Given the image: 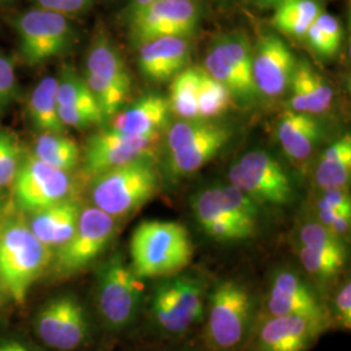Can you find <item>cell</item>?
<instances>
[{
  "label": "cell",
  "mask_w": 351,
  "mask_h": 351,
  "mask_svg": "<svg viewBox=\"0 0 351 351\" xmlns=\"http://www.w3.org/2000/svg\"><path fill=\"white\" fill-rule=\"evenodd\" d=\"M289 107L294 112L319 114L326 112L333 101V90L323 75L304 62H297L289 85Z\"/></svg>",
  "instance_id": "cell-24"
},
{
  "label": "cell",
  "mask_w": 351,
  "mask_h": 351,
  "mask_svg": "<svg viewBox=\"0 0 351 351\" xmlns=\"http://www.w3.org/2000/svg\"><path fill=\"white\" fill-rule=\"evenodd\" d=\"M23 160V147L17 137L0 130V188L13 184Z\"/></svg>",
  "instance_id": "cell-37"
},
{
  "label": "cell",
  "mask_w": 351,
  "mask_h": 351,
  "mask_svg": "<svg viewBox=\"0 0 351 351\" xmlns=\"http://www.w3.org/2000/svg\"><path fill=\"white\" fill-rule=\"evenodd\" d=\"M17 98V77L12 62L0 53V117Z\"/></svg>",
  "instance_id": "cell-38"
},
{
  "label": "cell",
  "mask_w": 351,
  "mask_h": 351,
  "mask_svg": "<svg viewBox=\"0 0 351 351\" xmlns=\"http://www.w3.org/2000/svg\"><path fill=\"white\" fill-rule=\"evenodd\" d=\"M3 208H4V201H3V197L0 194V215L3 213Z\"/></svg>",
  "instance_id": "cell-47"
},
{
  "label": "cell",
  "mask_w": 351,
  "mask_h": 351,
  "mask_svg": "<svg viewBox=\"0 0 351 351\" xmlns=\"http://www.w3.org/2000/svg\"><path fill=\"white\" fill-rule=\"evenodd\" d=\"M339 210L351 213V199L346 188L323 189L316 201V211Z\"/></svg>",
  "instance_id": "cell-40"
},
{
  "label": "cell",
  "mask_w": 351,
  "mask_h": 351,
  "mask_svg": "<svg viewBox=\"0 0 351 351\" xmlns=\"http://www.w3.org/2000/svg\"><path fill=\"white\" fill-rule=\"evenodd\" d=\"M193 254L188 229L176 221H142L130 239V267L139 278L178 274L188 267Z\"/></svg>",
  "instance_id": "cell-2"
},
{
  "label": "cell",
  "mask_w": 351,
  "mask_h": 351,
  "mask_svg": "<svg viewBox=\"0 0 351 351\" xmlns=\"http://www.w3.org/2000/svg\"><path fill=\"white\" fill-rule=\"evenodd\" d=\"M0 351H32L24 342L17 339H0Z\"/></svg>",
  "instance_id": "cell-43"
},
{
  "label": "cell",
  "mask_w": 351,
  "mask_h": 351,
  "mask_svg": "<svg viewBox=\"0 0 351 351\" xmlns=\"http://www.w3.org/2000/svg\"><path fill=\"white\" fill-rule=\"evenodd\" d=\"M343 32L339 19L326 12L317 16L304 36L310 47L323 58H332L339 52Z\"/></svg>",
  "instance_id": "cell-34"
},
{
  "label": "cell",
  "mask_w": 351,
  "mask_h": 351,
  "mask_svg": "<svg viewBox=\"0 0 351 351\" xmlns=\"http://www.w3.org/2000/svg\"><path fill=\"white\" fill-rule=\"evenodd\" d=\"M1 1H5V3H12L14 0H1Z\"/></svg>",
  "instance_id": "cell-48"
},
{
  "label": "cell",
  "mask_w": 351,
  "mask_h": 351,
  "mask_svg": "<svg viewBox=\"0 0 351 351\" xmlns=\"http://www.w3.org/2000/svg\"><path fill=\"white\" fill-rule=\"evenodd\" d=\"M154 1H158V0H130L128 8L125 10V17L128 19L130 14H133L134 12H137L141 8L149 5Z\"/></svg>",
  "instance_id": "cell-44"
},
{
  "label": "cell",
  "mask_w": 351,
  "mask_h": 351,
  "mask_svg": "<svg viewBox=\"0 0 351 351\" xmlns=\"http://www.w3.org/2000/svg\"><path fill=\"white\" fill-rule=\"evenodd\" d=\"M116 232V220L95 206L82 207L75 233L55 250L53 268L60 276H71L88 268L107 249Z\"/></svg>",
  "instance_id": "cell-10"
},
{
  "label": "cell",
  "mask_w": 351,
  "mask_h": 351,
  "mask_svg": "<svg viewBox=\"0 0 351 351\" xmlns=\"http://www.w3.org/2000/svg\"><path fill=\"white\" fill-rule=\"evenodd\" d=\"M204 69L229 90L233 99L250 104L259 97L252 75V46L243 32L216 38L206 53Z\"/></svg>",
  "instance_id": "cell-8"
},
{
  "label": "cell",
  "mask_w": 351,
  "mask_h": 351,
  "mask_svg": "<svg viewBox=\"0 0 351 351\" xmlns=\"http://www.w3.org/2000/svg\"><path fill=\"white\" fill-rule=\"evenodd\" d=\"M86 75L95 77L126 94L132 90V75L120 52L104 33L95 37L88 50Z\"/></svg>",
  "instance_id": "cell-26"
},
{
  "label": "cell",
  "mask_w": 351,
  "mask_h": 351,
  "mask_svg": "<svg viewBox=\"0 0 351 351\" xmlns=\"http://www.w3.org/2000/svg\"><path fill=\"white\" fill-rule=\"evenodd\" d=\"M232 129L210 120H182L167 136V173L181 178L201 169L226 147Z\"/></svg>",
  "instance_id": "cell-7"
},
{
  "label": "cell",
  "mask_w": 351,
  "mask_h": 351,
  "mask_svg": "<svg viewBox=\"0 0 351 351\" xmlns=\"http://www.w3.org/2000/svg\"><path fill=\"white\" fill-rule=\"evenodd\" d=\"M20 51L26 63L38 65L62 55L72 40V27L62 13L30 10L16 20Z\"/></svg>",
  "instance_id": "cell-12"
},
{
  "label": "cell",
  "mask_w": 351,
  "mask_h": 351,
  "mask_svg": "<svg viewBox=\"0 0 351 351\" xmlns=\"http://www.w3.org/2000/svg\"><path fill=\"white\" fill-rule=\"evenodd\" d=\"M295 65L294 53L281 38L262 34L252 49V75L259 95L276 98L287 93Z\"/></svg>",
  "instance_id": "cell-18"
},
{
  "label": "cell",
  "mask_w": 351,
  "mask_h": 351,
  "mask_svg": "<svg viewBox=\"0 0 351 351\" xmlns=\"http://www.w3.org/2000/svg\"><path fill=\"white\" fill-rule=\"evenodd\" d=\"M289 0H254L255 5L263 10H275L280 4L287 3Z\"/></svg>",
  "instance_id": "cell-45"
},
{
  "label": "cell",
  "mask_w": 351,
  "mask_h": 351,
  "mask_svg": "<svg viewBox=\"0 0 351 351\" xmlns=\"http://www.w3.org/2000/svg\"><path fill=\"white\" fill-rule=\"evenodd\" d=\"M317 221L343 239V236H346V233L350 230L351 213L339 210H322L317 211Z\"/></svg>",
  "instance_id": "cell-41"
},
{
  "label": "cell",
  "mask_w": 351,
  "mask_h": 351,
  "mask_svg": "<svg viewBox=\"0 0 351 351\" xmlns=\"http://www.w3.org/2000/svg\"><path fill=\"white\" fill-rule=\"evenodd\" d=\"M38 7L64 16L85 12L93 4V0H36Z\"/></svg>",
  "instance_id": "cell-42"
},
{
  "label": "cell",
  "mask_w": 351,
  "mask_h": 351,
  "mask_svg": "<svg viewBox=\"0 0 351 351\" xmlns=\"http://www.w3.org/2000/svg\"><path fill=\"white\" fill-rule=\"evenodd\" d=\"M277 138L293 160L307 159L323 139V126L314 114L287 111L278 119Z\"/></svg>",
  "instance_id": "cell-25"
},
{
  "label": "cell",
  "mask_w": 351,
  "mask_h": 351,
  "mask_svg": "<svg viewBox=\"0 0 351 351\" xmlns=\"http://www.w3.org/2000/svg\"><path fill=\"white\" fill-rule=\"evenodd\" d=\"M56 99L59 116L65 126L85 129L101 125L106 120L85 78L73 72H64L58 78Z\"/></svg>",
  "instance_id": "cell-20"
},
{
  "label": "cell",
  "mask_w": 351,
  "mask_h": 351,
  "mask_svg": "<svg viewBox=\"0 0 351 351\" xmlns=\"http://www.w3.org/2000/svg\"><path fill=\"white\" fill-rule=\"evenodd\" d=\"M208 289L206 280L190 274L162 277L150 297V319L168 337H181L204 320Z\"/></svg>",
  "instance_id": "cell-3"
},
{
  "label": "cell",
  "mask_w": 351,
  "mask_h": 351,
  "mask_svg": "<svg viewBox=\"0 0 351 351\" xmlns=\"http://www.w3.org/2000/svg\"><path fill=\"white\" fill-rule=\"evenodd\" d=\"M141 280L120 254H114L98 268L95 304L107 329L119 332L136 323L143 304Z\"/></svg>",
  "instance_id": "cell-6"
},
{
  "label": "cell",
  "mask_w": 351,
  "mask_h": 351,
  "mask_svg": "<svg viewBox=\"0 0 351 351\" xmlns=\"http://www.w3.org/2000/svg\"><path fill=\"white\" fill-rule=\"evenodd\" d=\"M198 119L213 120L230 108L233 97L229 90L208 75L204 68H198Z\"/></svg>",
  "instance_id": "cell-33"
},
{
  "label": "cell",
  "mask_w": 351,
  "mask_h": 351,
  "mask_svg": "<svg viewBox=\"0 0 351 351\" xmlns=\"http://www.w3.org/2000/svg\"><path fill=\"white\" fill-rule=\"evenodd\" d=\"M272 26L289 37L304 38L310 26L323 12L317 0H289L276 7Z\"/></svg>",
  "instance_id": "cell-29"
},
{
  "label": "cell",
  "mask_w": 351,
  "mask_h": 351,
  "mask_svg": "<svg viewBox=\"0 0 351 351\" xmlns=\"http://www.w3.org/2000/svg\"><path fill=\"white\" fill-rule=\"evenodd\" d=\"M171 112L168 98L149 94L116 113L110 129L128 136L156 134L168 123Z\"/></svg>",
  "instance_id": "cell-22"
},
{
  "label": "cell",
  "mask_w": 351,
  "mask_h": 351,
  "mask_svg": "<svg viewBox=\"0 0 351 351\" xmlns=\"http://www.w3.org/2000/svg\"><path fill=\"white\" fill-rule=\"evenodd\" d=\"M330 322L336 320L337 326L343 330L351 328V282L350 278L341 282L337 291L335 293L332 307L328 308Z\"/></svg>",
  "instance_id": "cell-39"
},
{
  "label": "cell",
  "mask_w": 351,
  "mask_h": 351,
  "mask_svg": "<svg viewBox=\"0 0 351 351\" xmlns=\"http://www.w3.org/2000/svg\"><path fill=\"white\" fill-rule=\"evenodd\" d=\"M229 182L259 206H287L294 198L288 172L267 151L251 150L229 169Z\"/></svg>",
  "instance_id": "cell-9"
},
{
  "label": "cell",
  "mask_w": 351,
  "mask_h": 351,
  "mask_svg": "<svg viewBox=\"0 0 351 351\" xmlns=\"http://www.w3.org/2000/svg\"><path fill=\"white\" fill-rule=\"evenodd\" d=\"M197 0H158L130 14L128 20L132 42L139 45L162 37H190L199 23Z\"/></svg>",
  "instance_id": "cell-11"
},
{
  "label": "cell",
  "mask_w": 351,
  "mask_h": 351,
  "mask_svg": "<svg viewBox=\"0 0 351 351\" xmlns=\"http://www.w3.org/2000/svg\"><path fill=\"white\" fill-rule=\"evenodd\" d=\"M0 226H1V224H0Z\"/></svg>",
  "instance_id": "cell-49"
},
{
  "label": "cell",
  "mask_w": 351,
  "mask_h": 351,
  "mask_svg": "<svg viewBox=\"0 0 351 351\" xmlns=\"http://www.w3.org/2000/svg\"><path fill=\"white\" fill-rule=\"evenodd\" d=\"M81 210L78 202L68 198L32 213L27 226L43 245L56 250L73 236Z\"/></svg>",
  "instance_id": "cell-23"
},
{
  "label": "cell",
  "mask_w": 351,
  "mask_h": 351,
  "mask_svg": "<svg viewBox=\"0 0 351 351\" xmlns=\"http://www.w3.org/2000/svg\"><path fill=\"white\" fill-rule=\"evenodd\" d=\"M298 258L302 268L320 293L326 290L336 277H339L346 263V256L313 250L302 245L298 246Z\"/></svg>",
  "instance_id": "cell-32"
},
{
  "label": "cell",
  "mask_w": 351,
  "mask_h": 351,
  "mask_svg": "<svg viewBox=\"0 0 351 351\" xmlns=\"http://www.w3.org/2000/svg\"><path fill=\"white\" fill-rule=\"evenodd\" d=\"M4 295H5V291L3 290L1 285H0V304L4 302Z\"/></svg>",
  "instance_id": "cell-46"
},
{
  "label": "cell",
  "mask_w": 351,
  "mask_h": 351,
  "mask_svg": "<svg viewBox=\"0 0 351 351\" xmlns=\"http://www.w3.org/2000/svg\"><path fill=\"white\" fill-rule=\"evenodd\" d=\"M159 133L150 136H128L112 129L101 130L88 139L85 149V171L93 177L116 167L154 158Z\"/></svg>",
  "instance_id": "cell-17"
},
{
  "label": "cell",
  "mask_w": 351,
  "mask_h": 351,
  "mask_svg": "<svg viewBox=\"0 0 351 351\" xmlns=\"http://www.w3.org/2000/svg\"><path fill=\"white\" fill-rule=\"evenodd\" d=\"M51 250L25 221L7 220L0 226V285L19 304L25 303L32 285L51 261Z\"/></svg>",
  "instance_id": "cell-4"
},
{
  "label": "cell",
  "mask_w": 351,
  "mask_h": 351,
  "mask_svg": "<svg viewBox=\"0 0 351 351\" xmlns=\"http://www.w3.org/2000/svg\"><path fill=\"white\" fill-rule=\"evenodd\" d=\"M38 339L59 351H73L88 339V317L81 302L72 294H62L46 302L34 319Z\"/></svg>",
  "instance_id": "cell-13"
},
{
  "label": "cell",
  "mask_w": 351,
  "mask_h": 351,
  "mask_svg": "<svg viewBox=\"0 0 351 351\" xmlns=\"http://www.w3.org/2000/svg\"><path fill=\"white\" fill-rule=\"evenodd\" d=\"M198 66H186L172 78L169 88L171 111L182 120L198 119Z\"/></svg>",
  "instance_id": "cell-31"
},
{
  "label": "cell",
  "mask_w": 351,
  "mask_h": 351,
  "mask_svg": "<svg viewBox=\"0 0 351 351\" xmlns=\"http://www.w3.org/2000/svg\"><path fill=\"white\" fill-rule=\"evenodd\" d=\"M56 88L58 78L47 75L38 82L27 101L32 124L40 133H64L65 125L59 116Z\"/></svg>",
  "instance_id": "cell-27"
},
{
  "label": "cell",
  "mask_w": 351,
  "mask_h": 351,
  "mask_svg": "<svg viewBox=\"0 0 351 351\" xmlns=\"http://www.w3.org/2000/svg\"><path fill=\"white\" fill-rule=\"evenodd\" d=\"M34 156L62 171H71L80 162V147L64 133H40L34 145Z\"/></svg>",
  "instance_id": "cell-30"
},
{
  "label": "cell",
  "mask_w": 351,
  "mask_h": 351,
  "mask_svg": "<svg viewBox=\"0 0 351 351\" xmlns=\"http://www.w3.org/2000/svg\"><path fill=\"white\" fill-rule=\"evenodd\" d=\"M298 239L300 245L310 247L313 250L326 251L330 254L348 256L343 239H341L317 220L304 223L300 229Z\"/></svg>",
  "instance_id": "cell-36"
},
{
  "label": "cell",
  "mask_w": 351,
  "mask_h": 351,
  "mask_svg": "<svg viewBox=\"0 0 351 351\" xmlns=\"http://www.w3.org/2000/svg\"><path fill=\"white\" fill-rule=\"evenodd\" d=\"M194 217L210 239L219 242H236L251 239L234 220L221 201L219 188L199 191L191 202Z\"/></svg>",
  "instance_id": "cell-21"
},
{
  "label": "cell",
  "mask_w": 351,
  "mask_h": 351,
  "mask_svg": "<svg viewBox=\"0 0 351 351\" xmlns=\"http://www.w3.org/2000/svg\"><path fill=\"white\" fill-rule=\"evenodd\" d=\"M297 315L330 323L322 293L310 278L294 268L281 267L274 272L265 295V316Z\"/></svg>",
  "instance_id": "cell-14"
},
{
  "label": "cell",
  "mask_w": 351,
  "mask_h": 351,
  "mask_svg": "<svg viewBox=\"0 0 351 351\" xmlns=\"http://www.w3.org/2000/svg\"><path fill=\"white\" fill-rule=\"evenodd\" d=\"M160 189V172L154 158H143L95 176L91 201L112 217H124L151 201Z\"/></svg>",
  "instance_id": "cell-5"
},
{
  "label": "cell",
  "mask_w": 351,
  "mask_h": 351,
  "mask_svg": "<svg viewBox=\"0 0 351 351\" xmlns=\"http://www.w3.org/2000/svg\"><path fill=\"white\" fill-rule=\"evenodd\" d=\"M256 300L234 278L221 280L207 294L204 341L210 351H239L252 332Z\"/></svg>",
  "instance_id": "cell-1"
},
{
  "label": "cell",
  "mask_w": 351,
  "mask_h": 351,
  "mask_svg": "<svg viewBox=\"0 0 351 351\" xmlns=\"http://www.w3.org/2000/svg\"><path fill=\"white\" fill-rule=\"evenodd\" d=\"M351 176V137L343 136L326 149L315 171V181L320 190L346 188Z\"/></svg>",
  "instance_id": "cell-28"
},
{
  "label": "cell",
  "mask_w": 351,
  "mask_h": 351,
  "mask_svg": "<svg viewBox=\"0 0 351 351\" xmlns=\"http://www.w3.org/2000/svg\"><path fill=\"white\" fill-rule=\"evenodd\" d=\"M72 180L66 171L53 168L27 156L13 180L14 201L26 213H37L55 203L71 198Z\"/></svg>",
  "instance_id": "cell-15"
},
{
  "label": "cell",
  "mask_w": 351,
  "mask_h": 351,
  "mask_svg": "<svg viewBox=\"0 0 351 351\" xmlns=\"http://www.w3.org/2000/svg\"><path fill=\"white\" fill-rule=\"evenodd\" d=\"M138 47L139 71L152 82L169 81L185 69L191 50L188 37L155 38Z\"/></svg>",
  "instance_id": "cell-19"
},
{
  "label": "cell",
  "mask_w": 351,
  "mask_h": 351,
  "mask_svg": "<svg viewBox=\"0 0 351 351\" xmlns=\"http://www.w3.org/2000/svg\"><path fill=\"white\" fill-rule=\"evenodd\" d=\"M219 191L228 211L239 226H242V229L252 237L256 232L261 206L254 199H251L246 193L232 184L220 186Z\"/></svg>",
  "instance_id": "cell-35"
},
{
  "label": "cell",
  "mask_w": 351,
  "mask_h": 351,
  "mask_svg": "<svg viewBox=\"0 0 351 351\" xmlns=\"http://www.w3.org/2000/svg\"><path fill=\"white\" fill-rule=\"evenodd\" d=\"M251 332L245 351H310L329 322L306 316H264Z\"/></svg>",
  "instance_id": "cell-16"
}]
</instances>
